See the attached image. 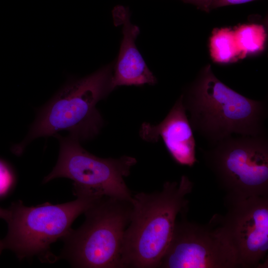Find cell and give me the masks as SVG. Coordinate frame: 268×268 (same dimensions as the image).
I'll use <instances>...</instances> for the list:
<instances>
[{
  "instance_id": "obj_17",
  "label": "cell",
  "mask_w": 268,
  "mask_h": 268,
  "mask_svg": "<svg viewBox=\"0 0 268 268\" xmlns=\"http://www.w3.org/2000/svg\"><path fill=\"white\" fill-rule=\"evenodd\" d=\"M8 215V209L0 207V218L6 220Z\"/></svg>"
},
{
  "instance_id": "obj_14",
  "label": "cell",
  "mask_w": 268,
  "mask_h": 268,
  "mask_svg": "<svg viewBox=\"0 0 268 268\" xmlns=\"http://www.w3.org/2000/svg\"><path fill=\"white\" fill-rule=\"evenodd\" d=\"M12 171L5 162L0 159V197L9 191L14 183Z\"/></svg>"
},
{
  "instance_id": "obj_5",
  "label": "cell",
  "mask_w": 268,
  "mask_h": 268,
  "mask_svg": "<svg viewBox=\"0 0 268 268\" xmlns=\"http://www.w3.org/2000/svg\"><path fill=\"white\" fill-rule=\"evenodd\" d=\"M70 202L58 204L45 203L26 206L12 203L8 208L6 236L0 240V254L4 249L13 252L20 259L33 256L46 257L50 245L63 238L73 221L101 197L78 195Z\"/></svg>"
},
{
  "instance_id": "obj_13",
  "label": "cell",
  "mask_w": 268,
  "mask_h": 268,
  "mask_svg": "<svg viewBox=\"0 0 268 268\" xmlns=\"http://www.w3.org/2000/svg\"><path fill=\"white\" fill-rule=\"evenodd\" d=\"M234 31L236 42L242 58L256 54L263 50L266 41V32L261 25H242Z\"/></svg>"
},
{
  "instance_id": "obj_15",
  "label": "cell",
  "mask_w": 268,
  "mask_h": 268,
  "mask_svg": "<svg viewBox=\"0 0 268 268\" xmlns=\"http://www.w3.org/2000/svg\"><path fill=\"white\" fill-rule=\"evenodd\" d=\"M186 3L192 4L198 8L204 11L209 12L212 10V5L214 0H181Z\"/></svg>"
},
{
  "instance_id": "obj_11",
  "label": "cell",
  "mask_w": 268,
  "mask_h": 268,
  "mask_svg": "<svg viewBox=\"0 0 268 268\" xmlns=\"http://www.w3.org/2000/svg\"><path fill=\"white\" fill-rule=\"evenodd\" d=\"M193 131L181 95L160 124L152 125L148 123H143L139 134L148 142H155L161 137L175 162L182 165L192 167L198 162Z\"/></svg>"
},
{
  "instance_id": "obj_10",
  "label": "cell",
  "mask_w": 268,
  "mask_h": 268,
  "mask_svg": "<svg viewBox=\"0 0 268 268\" xmlns=\"http://www.w3.org/2000/svg\"><path fill=\"white\" fill-rule=\"evenodd\" d=\"M112 14L115 24L122 26L123 33L119 55L113 65V89L123 85L155 84L156 78L136 47L135 41L140 30L137 25L131 22L129 9L123 5H117L113 9Z\"/></svg>"
},
{
  "instance_id": "obj_16",
  "label": "cell",
  "mask_w": 268,
  "mask_h": 268,
  "mask_svg": "<svg viewBox=\"0 0 268 268\" xmlns=\"http://www.w3.org/2000/svg\"><path fill=\"white\" fill-rule=\"evenodd\" d=\"M256 0H214L211 9H214L222 6L240 4Z\"/></svg>"
},
{
  "instance_id": "obj_8",
  "label": "cell",
  "mask_w": 268,
  "mask_h": 268,
  "mask_svg": "<svg viewBox=\"0 0 268 268\" xmlns=\"http://www.w3.org/2000/svg\"><path fill=\"white\" fill-rule=\"evenodd\" d=\"M225 215H214L239 268H267L268 195L226 194Z\"/></svg>"
},
{
  "instance_id": "obj_1",
  "label": "cell",
  "mask_w": 268,
  "mask_h": 268,
  "mask_svg": "<svg viewBox=\"0 0 268 268\" xmlns=\"http://www.w3.org/2000/svg\"><path fill=\"white\" fill-rule=\"evenodd\" d=\"M182 99L193 131L211 145L232 136L267 134L266 101L247 98L221 82L205 67Z\"/></svg>"
},
{
  "instance_id": "obj_7",
  "label": "cell",
  "mask_w": 268,
  "mask_h": 268,
  "mask_svg": "<svg viewBox=\"0 0 268 268\" xmlns=\"http://www.w3.org/2000/svg\"><path fill=\"white\" fill-rule=\"evenodd\" d=\"M207 167L227 194L268 195V138L232 136L203 150Z\"/></svg>"
},
{
  "instance_id": "obj_3",
  "label": "cell",
  "mask_w": 268,
  "mask_h": 268,
  "mask_svg": "<svg viewBox=\"0 0 268 268\" xmlns=\"http://www.w3.org/2000/svg\"><path fill=\"white\" fill-rule=\"evenodd\" d=\"M113 64L84 77L68 81L39 111L23 140L13 147L19 154L31 141L40 137L67 131L79 141L93 138L102 126L97 103L113 89Z\"/></svg>"
},
{
  "instance_id": "obj_6",
  "label": "cell",
  "mask_w": 268,
  "mask_h": 268,
  "mask_svg": "<svg viewBox=\"0 0 268 268\" xmlns=\"http://www.w3.org/2000/svg\"><path fill=\"white\" fill-rule=\"evenodd\" d=\"M55 136L60 141L58 159L44 183L66 178L73 181L76 196H107L132 201L133 195L124 178L136 163L135 158L126 155L119 158L98 157L84 149L80 141L71 135Z\"/></svg>"
},
{
  "instance_id": "obj_2",
  "label": "cell",
  "mask_w": 268,
  "mask_h": 268,
  "mask_svg": "<svg viewBox=\"0 0 268 268\" xmlns=\"http://www.w3.org/2000/svg\"><path fill=\"white\" fill-rule=\"evenodd\" d=\"M193 184L185 175L166 182L161 191L133 195L130 223L121 252V268H159L171 239L179 213L187 212L186 196Z\"/></svg>"
},
{
  "instance_id": "obj_9",
  "label": "cell",
  "mask_w": 268,
  "mask_h": 268,
  "mask_svg": "<svg viewBox=\"0 0 268 268\" xmlns=\"http://www.w3.org/2000/svg\"><path fill=\"white\" fill-rule=\"evenodd\" d=\"M162 268H239L235 254L214 215L201 224L176 221Z\"/></svg>"
},
{
  "instance_id": "obj_12",
  "label": "cell",
  "mask_w": 268,
  "mask_h": 268,
  "mask_svg": "<svg viewBox=\"0 0 268 268\" xmlns=\"http://www.w3.org/2000/svg\"><path fill=\"white\" fill-rule=\"evenodd\" d=\"M210 55L219 64H228L242 59L234 30L229 28L215 29L209 40Z\"/></svg>"
},
{
  "instance_id": "obj_4",
  "label": "cell",
  "mask_w": 268,
  "mask_h": 268,
  "mask_svg": "<svg viewBox=\"0 0 268 268\" xmlns=\"http://www.w3.org/2000/svg\"><path fill=\"white\" fill-rule=\"evenodd\" d=\"M132 201L104 196L85 212V220L63 238L61 258L75 268H121V252Z\"/></svg>"
}]
</instances>
